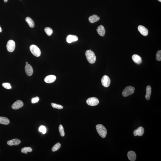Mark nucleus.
<instances>
[{"mask_svg": "<svg viewBox=\"0 0 161 161\" xmlns=\"http://www.w3.org/2000/svg\"><path fill=\"white\" fill-rule=\"evenodd\" d=\"M86 55L87 60L90 63L94 64L96 60V57L93 51L90 50L86 51Z\"/></svg>", "mask_w": 161, "mask_h": 161, "instance_id": "f257e3e1", "label": "nucleus"}, {"mask_svg": "<svg viewBox=\"0 0 161 161\" xmlns=\"http://www.w3.org/2000/svg\"><path fill=\"white\" fill-rule=\"evenodd\" d=\"M96 128L99 135L103 138L106 137L107 134V131L103 125L99 124L96 126Z\"/></svg>", "mask_w": 161, "mask_h": 161, "instance_id": "f03ea898", "label": "nucleus"}, {"mask_svg": "<svg viewBox=\"0 0 161 161\" xmlns=\"http://www.w3.org/2000/svg\"><path fill=\"white\" fill-rule=\"evenodd\" d=\"M135 88L132 86L126 87L123 90L122 92V95L124 97H126L133 94L134 93Z\"/></svg>", "mask_w": 161, "mask_h": 161, "instance_id": "7ed1b4c3", "label": "nucleus"}, {"mask_svg": "<svg viewBox=\"0 0 161 161\" xmlns=\"http://www.w3.org/2000/svg\"><path fill=\"white\" fill-rule=\"evenodd\" d=\"M30 49L32 54L34 56L39 57L41 55V52L40 50L37 46L33 45L30 47Z\"/></svg>", "mask_w": 161, "mask_h": 161, "instance_id": "20e7f679", "label": "nucleus"}, {"mask_svg": "<svg viewBox=\"0 0 161 161\" xmlns=\"http://www.w3.org/2000/svg\"><path fill=\"white\" fill-rule=\"evenodd\" d=\"M87 104L90 106H93L97 105L99 103V101L97 98L92 97L87 99L86 100Z\"/></svg>", "mask_w": 161, "mask_h": 161, "instance_id": "39448f33", "label": "nucleus"}, {"mask_svg": "<svg viewBox=\"0 0 161 161\" xmlns=\"http://www.w3.org/2000/svg\"><path fill=\"white\" fill-rule=\"evenodd\" d=\"M7 50L10 52H12L15 50V43L13 40H10L8 41L7 44Z\"/></svg>", "mask_w": 161, "mask_h": 161, "instance_id": "423d86ee", "label": "nucleus"}, {"mask_svg": "<svg viewBox=\"0 0 161 161\" xmlns=\"http://www.w3.org/2000/svg\"><path fill=\"white\" fill-rule=\"evenodd\" d=\"M101 82L102 86L105 87H109L111 84V79L108 76L104 75L102 78Z\"/></svg>", "mask_w": 161, "mask_h": 161, "instance_id": "0eeeda50", "label": "nucleus"}, {"mask_svg": "<svg viewBox=\"0 0 161 161\" xmlns=\"http://www.w3.org/2000/svg\"><path fill=\"white\" fill-rule=\"evenodd\" d=\"M23 102L20 100L16 101L12 105V108L14 110H17L21 108L23 106Z\"/></svg>", "mask_w": 161, "mask_h": 161, "instance_id": "6e6552de", "label": "nucleus"}, {"mask_svg": "<svg viewBox=\"0 0 161 161\" xmlns=\"http://www.w3.org/2000/svg\"><path fill=\"white\" fill-rule=\"evenodd\" d=\"M138 30L141 34L144 36H147L148 34V30L144 26L139 25L138 27Z\"/></svg>", "mask_w": 161, "mask_h": 161, "instance_id": "1a4fd4ad", "label": "nucleus"}, {"mask_svg": "<svg viewBox=\"0 0 161 161\" xmlns=\"http://www.w3.org/2000/svg\"><path fill=\"white\" fill-rule=\"evenodd\" d=\"M56 77L54 75H49L47 76L44 79L45 82L48 83H51L55 81Z\"/></svg>", "mask_w": 161, "mask_h": 161, "instance_id": "9d476101", "label": "nucleus"}, {"mask_svg": "<svg viewBox=\"0 0 161 161\" xmlns=\"http://www.w3.org/2000/svg\"><path fill=\"white\" fill-rule=\"evenodd\" d=\"M25 70L26 73L28 76H30L33 74V69L30 65L28 64H27L25 67Z\"/></svg>", "mask_w": 161, "mask_h": 161, "instance_id": "9b49d317", "label": "nucleus"}, {"mask_svg": "<svg viewBox=\"0 0 161 161\" xmlns=\"http://www.w3.org/2000/svg\"><path fill=\"white\" fill-rule=\"evenodd\" d=\"M144 128L142 126H140L134 131L133 134L135 136H142L144 134Z\"/></svg>", "mask_w": 161, "mask_h": 161, "instance_id": "f8f14e48", "label": "nucleus"}, {"mask_svg": "<svg viewBox=\"0 0 161 161\" xmlns=\"http://www.w3.org/2000/svg\"><path fill=\"white\" fill-rule=\"evenodd\" d=\"M78 37L76 35H69L66 38V41L68 43L76 41L78 40Z\"/></svg>", "mask_w": 161, "mask_h": 161, "instance_id": "ddd939ff", "label": "nucleus"}, {"mask_svg": "<svg viewBox=\"0 0 161 161\" xmlns=\"http://www.w3.org/2000/svg\"><path fill=\"white\" fill-rule=\"evenodd\" d=\"M127 156L128 159L131 161H135L136 158V155L135 153L133 151H129L127 153Z\"/></svg>", "mask_w": 161, "mask_h": 161, "instance_id": "4468645a", "label": "nucleus"}, {"mask_svg": "<svg viewBox=\"0 0 161 161\" xmlns=\"http://www.w3.org/2000/svg\"><path fill=\"white\" fill-rule=\"evenodd\" d=\"M132 59L134 62L138 64L141 63L142 60L141 57L137 54H134L132 56Z\"/></svg>", "mask_w": 161, "mask_h": 161, "instance_id": "2eb2a0df", "label": "nucleus"}, {"mask_svg": "<svg viewBox=\"0 0 161 161\" xmlns=\"http://www.w3.org/2000/svg\"><path fill=\"white\" fill-rule=\"evenodd\" d=\"M21 141L20 140L16 138L8 141L7 143L8 145L12 146L13 145H18L21 143Z\"/></svg>", "mask_w": 161, "mask_h": 161, "instance_id": "dca6fc26", "label": "nucleus"}, {"mask_svg": "<svg viewBox=\"0 0 161 161\" xmlns=\"http://www.w3.org/2000/svg\"><path fill=\"white\" fill-rule=\"evenodd\" d=\"M98 34L101 36H103L105 35V30L103 26L100 25L98 27L96 30Z\"/></svg>", "mask_w": 161, "mask_h": 161, "instance_id": "f3484780", "label": "nucleus"}, {"mask_svg": "<svg viewBox=\"0 0 161 161\" xmlns=\"http://www.w3.org/2000/svg\"><path fill=\"white\" fill-rule=\"evenodd\" d=\"M100 17L96 15H93L89 18V20L90 23H93L97 22L100 20Z\"/></svg>", "mask_w": 161, "mask_h": 161, "instance_id": "a211bd4d", "label": "nucleus"}, {"mask_svg": "<svg viewBox=\"0 0 161 161\" xmlns=\"http://www.w3.org/2000/svg\"><path fill=\"white\" fill-rule=\"evenodd\" d=\"M146 94L145 96V98L147 100H150L151 96V88L150 86H148L146 87Z\"/></svg>", "mask_w": 161, "mask_h": 161, "instance_id": "6ab92c4d", "label": "nucleus"}, {"mask_svg": "<svg viewBox=\"0 0 161 161\" xmlns=\"http://www.w3.org/2000/svg\"><path fill=\"white\" fill-rule=\"evenodd\" d=\"M10 123V121L5 117H0V124L4 125H8Z\"/></svg>", "mask_w": 161, "mask_h": 161, "instance_id": "aec40b11", "label": "nucleus"}, {"mask_svg": "<svg viewBox=\"0 0 161 161\" xmlns=\"http://www.w3.org/2000/svg\"><path fill=\"white\" fill-rule=\"evenodd\" d=\"M25 21L28 23L29 26L31 28H33L35 26L34 21L30 17H27L25 19Z\"/></svg>", "mask_w": 161, "mask_h": 161, "instance_id": "412c9836", "label": "nucleus"}, {"mask_svg": "<svg viewBox=\"0 0 161 161\" xmlns=\"http://www.w3.org/2000/svg\"><path fill=\"white\" fill-rule=\"evenodd\" d=\"M32 151V149L29 147H27L22 148L21 149V151L22 153L27 154L28 152H31Z\"/></svg>", "mask_w": 161, "mask_h": 161, "instance_id": "4be33fe9", "label": "nucleus"}, {"mask_svg": "<svg viewBox=\"0 0 161 161\" xmlns=\"http://www.w3.org/2000/svg\"><path fill=\"white\" fill-rule=\"evenodd\" d=\"M61 147V144L59 143H58L55 144V145L53 146V147L52 148V151L54 152L57 151L58 150L60 149Z\"/></svg>", "mask_w": 161, "mask_h": 161, "instance_id": "5701e85b", "label": "nucleus"}, {"mask_svg": "<svg viewBox=\"0 0 161 161\" xmlns=\"http://www.w3.org/2000/svg\"><path fill=\"white\" fill-rule=\"evenodd\" d=\"M45 31L48 36H50L53 32V30L50 27H46L45 29Z\"/></svg>", "mask_w": 161, "mask_h": 161, "instance_id": "b1692460", "label": "nucleus"}, {"mask_svg": "<svg viewBox=\"0 0 161 161\" xmlns=\"http://www.w3.org/2000/svg\"><path fill=\"white\" fill-rule=\"evenodd\" d=\"M59 131L60 135L62 137H64L65 136V133L63 126L62 125H60L59 128Z\"/></svg>", "mask_w": 161, "mask_h": 161, "instance_id": "393cba45", "label": "nucleus"}, {"mask_svg": "<svg viewBox=\"0 0 161 161\" xmlns=\"http://www.w3.org/2000/svg\"><path fill=\"white\" fill-rule=\"evenodd\" d=\"M51 105L54 108L57 109H61L63 108V106L62 105H58V104L54 103H52Z\"/></svg>", "mask_w": 161, "mask_h": 161, "instance_id": "a878e982", "label": "nucleus"}, {"mask_svg": "<svg viewBox=\"0 0 161 161\" xmlns=\"http://www.w3.org/2000/svg\"><path fill=\"white\" fill-rule=\"evenodd\" d=\"M156 60L159 61H161V50H159L157 51L156 55Z\"/></svg>", "mask_w": 161, "mask_h": 161, "instance_id": "bb28decb", "label": "nucleus"}, {"mask_svg": "<svg viewBox=\"0 0 161 161\" xmlns=\"http://www.w3.org/2000/svg\"><path fill=\"white\" fill-rule=\"evenodd\" d=\"M2 86L4 88L6 89H11V87L10 84L8 83H4L2 84Z\"/></svg>", "mask_w": 161, "mask_h": 161, "instance_id": "cd10ccee", "label": "nucleus"}, {"mask_svg": "<svg viewBox=\"0 0 161 161\" xmlns=\"http://www.w3.org/2000/svg\"><path fill=\"white\" fill-rule=\"evenodd\" d=\"M39 131L40 132H42L43 134H45L46 132V129L45 127L43 126H41L39 128Z\"/></svg>", "mask_w": 161, "mask_h": 161, "instance_id": "c85d7f7f", "label": "nucleus"}, {"mask_svg": "<svg viewBox=\"0 0 161 161\" xmlns=\"http://www.w3.org/2000/svg\"><path fill=\"white\" fill-rule=\"evenodd\" d=\"M40 100V98L38 97H36L35 98H33L31 99V103L32 104H35L38 103Z\"/></svg>", "mask_w": 161, "mask_h": 161, "instance_id": "c756f323", "label": "nucleus"}, {"mask_svg": "<svg viewBox=\"0 0 161 161\" xmlns=\"http://www.w3.org/2000/svg\"><path fill=\"white\" fill-rule=\"evenodd\" d=\"M2 31V29L0 26V33Z\"/></svg>", "mask_w": 161, "mask_h": 161, "instance_id": "7c9ffc66", "label": "nucleus"}, {"mask_svg": "<svg viewBox=\"0 0 161 161\" xmlns=\"http://www.w3.org/2000/svg\"><path fill=\"white\" fill-rule=\"evenodd\" d=\"M4 1L6 3V2L8 1V0H4Z\"/></svg>", "mask_w": 161, "mask_h": 161, "instance_id": "2f4dec72", "label": "nucleus"}, {"mask_svg": "<svg viewBox=\"0 0 161 161\" xmlns=\"http://www.w3.org/2000/svg\"><path fill=\"white\" fill-rule=\"evenodd\" d=\"M159 1V2H161V0H158Z\"/></svg>", "mask_w": 161, "mask_h": 161, "instance_id": "473e14b6", "label": "nucleus"}, {"mask_svg": "<svg viewBox=\"0 0 161 161\" xmlns=\"http://www.w3.org/2000/svg\"><path fill=\"white\" fill-rule=\"evenodd\" d=\"M26 64H28V62H26Z\"/></svg>", "mask_w": 161, "mask_h": 161, "instance_id": "72a5a7b5", "label": "nucleus"}]
</instances>
